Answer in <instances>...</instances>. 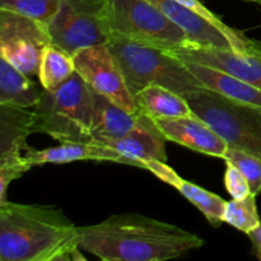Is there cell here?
Segmentation results:
<instances>
[{
    "instance_id": "obj_1",
    "label": "cell",
    "mask_w": 261,
    "mask_h": 261,
    "mask_svg": "<svg viewBox=\"0 0 261 261\" xmlns=\"http://www.w3.org/2000/svg\"><path fill=\"white\" fill-rule=\"evenodd\" d=\"M83 251L105 261H166L204 246L198 234L137 213L78 227Z\"/></svg>"
},
{
    "instance_id": "obj_2",
    "label": "cell",
    "mask_w": 261,
    "mask_h": 261,
    "mask_svg": "<svg viewBox=\"0 0 261 261\" xmlns=\"http://www.w3.org/2000/svg\"><path fill=\"white\" fill-rule=\"evenodd\" d=\"M0 260H86L78 227L60 208L41 204L0 205Z\"/></svg>"
},
{
    "instance_id": "obj_3",
    "label": "cell",
    "mask_w": 261,
    "mask_h": 261,
    "mask_svg": "<svg viewBox=\"0 0 261 261\" xmlns=\"http://www.w3.org/2000/svg\"><path fill=\"white\" fill-rule=\"evenodd\" d=\"M107 45L134 97L148 86L165 87L185 99L206 88L180 58L168 51L140 45L116 35H111Z\"/></svg>"
},
{
    "instance_id": "obj_4",
    "label": "cell",
    "mask_w": 261,
    "mask_h": 261,
    "mask_svg": "<svg viewBox=\"0 0 261 261\" xmlns=\"http://www.w3.org/2000/svg\"><path fill=\"white\" fill-rule=\"evenodd\" d=\"M35 133L60 143L91 142L93 92L78 73L55 91H43L35 107Z\"/></svg>"
},
{
    "instance_id": "obj_5",
    "label": "cell",
    "mask_w": 261,
    "mask_h": 261,
    "mask_svg": "<svg viewBox=\"0 0 261 261\" xmlns=\"http://www.w3.org/2000/svg\"><path fill=\"white\" fill-rule=\"evenodd\" d=\"M193 111L211 125L228 147L239 148L261 161V109L205 88L188 99Z\"/></svg>"
},
{
    "instance_id": "obj_6",
    "label": "cell",
    "mask_w": 261,
    "mask_h": 261,
    "mask_svg": "<svg viewBox=\"0 0 261 261\" xmlns=\"http://www.w3.org/2000/svg\"><path fill=\"white\" fill-rule=\"evenodd\" d=\"M109 19L111 35L140 45L168 53L193 45L185 31L149 0H109Z\"/></svg>"
},
{
    "instance_id": "obj_7",
    "label": "cell",
    "mask_w": 261,
    "mask_h": 261,
    "mask_svg": "<svg viewBox=\"0 0 261 261\" xmlns=\"http://www.w3.org/2000/svg\"><path fill=\"white\" fill-rule=\"evenodd\" d=\"M47 28L53 45L71 56L82 48L107 45L111 38L109 0H63Z\"/></svg>"
},
{
    "instance_id": "obj_8",
    "label": "cell",
    "mask_w": 261,
    "mask_h": 261,
    "mask_svg": "<svg viewBox=\"0 0 261 261\" xmlns=\"http://www.w3.org/2000/svg\"><path fill=\"white\" fill-rule=\"evenodd\" d=\"M50 45L46 23L0 9V56L15 68L28 76L37 75L43 51Z\"/></svg>"
},
{
    "instance_id": "obj_9",
    "label": "cell",
    "mask_w": 261,
    "mask_h": 261,
    "mask_svg": "<svg viewBox=\"0 0 261 261\" xmlns=\"http://www.w3.org/2000/svg\"><path fill=\"white\" fill-rule=\"evenodd\" d=\"M75 71L89 88L129 112H138L135 97L129 91L119 63L109 45L91 46L73 55Z\"/></svg>"
},
{
    "instance_id": "obj_10",
    "label": "cell",
    "mask_w": 261,
    "mask_h": 261,
    "mask_svg": "<svg viewBox=\"0 0 261 261\" xmlns=\"http://www.w3.org/2000/svg\"><path fill=\"white\" fill-rule=\"evenodd\" d=\"M171 54L181 60L195 61L227 71L261 91V41L249 38L246 48L242 53L232 48L190 45Z\"/></svg>"
},
{
    "instance_id": "obj_11",
    "label": "cell",
    "mask_w": 261,
    "mask_h": 261,
    "mask_svg": "<svg viewBox=\"0 0 261 261\" xmlns=\"http://www.w3.org/2000/svg\"><path fill=\"white\" fill-rule=\"evenodd\" d=\"M149 2L160 8L173 23L182 28L193 45L203 46V47L232 48L239 53H242L246 48L247 43L244 45L239 42L226 31L221 30L203 15L176 0H149Z\"/></svg>"
},
{
    "instance_id": "obj_12",
    "label": "cell",
    "mask_w": 261,
    "mask_h": 261,
    "mask_svg": "<svg viewBox=\"0 0 261 261\" xmlns=\"http://www.w3.org/2000/svg\"><path fill=\"white\" fill-rule=\"evenodd\" d=\"M155 122L170 142L184 145L194 152L224 160L229 148L228 143L198 115L157 120Z\"/></svg>"
},
{
    "instance_id": "obj_13",
    "label": "cell",
    "mask_w": 261,
    "mask_h": 261,
    "mask_svg": "<svg viewBox=\"0 0 261 261\" xmlns=\"http://www.w3.org/2000/svg\"><path fill=\"white\" fill-rule=\"evenodd\" d=\"M166 142L167 138L161 132L157 122L140 111L135 126L126 135L112 140L106 145L133 161L135 167L145 170V163L149 161L166 162Z\"/></svg>"
},
{
    "instance_id": "obj_14",
    "label": "cell",
    "mask_w": 261,
    "mask_h": 261,
    "mask_svg": "<svg viewBox=\"0 0 261 261\" xmlns=\"http://www.w3.org/2000/svg\"><path fill=\"white\" fill-rule=\"evenodd\" d=\"M35 110L0 105V166L27 163L25 139L35 133Z\"/></svg>"
},
{
    "instance_id": "obj_15",
    "label": "cell",
    "mask_w": 261,
    "mask_h": 261,
    "mask_svg": "<svg viewBox=\"0 0 261 261\" xmlns=\"http://www.w3.org/2000/svg\"><path fill=\"white\" fill-rule=\"evenodd\" d=\"M24 155L32 166L46 165V163H70L75 161H107V162L121 163L134 166L135 163L114 148L99 144L96 142H65L59 147L46 149H33L27 147Z\"/></svg>"
},
{
    "instance_id": "obj_16",
    "label": "cell",
    "mask_w": 261,
    "mask_h": 261,
    "mask_svg": "<svg viewBox=\"0 0 261 261\" xmlns=\"http://www.w3.org/2000/svg\"><path fill=\"white\" fill-rule=\"evenodd\" d=\"M93 92L92 142L105 144L122 138L135 126L140 111L129 112L102 94Z\"/></svg>"
},
{
    "instance_id": "obj_17",
    "label": "cell",
    "mask_w": 261,
    "mask_h": 261,
    "mask_svg": "<svg viewBox=\"0 0 261 261\" xmlns=\"http://www.w3.org/2000/svg\"><path fill=\"white\" fill-rule=\"evenodd\" d=\"M189 68V70L205 84L206 88L221 93L228 98L239 101L241 103L251 105V106L261 109V91L256 87L246 83L242 79L219 70L217 68L203 65L195 61L182 60Z\"/></svg>"
},
{
    "instance_id": "obj_18",
    "label": "cell",
    "mask_w": 261,
    "mask_h": 261,
    "mask_svg": "<svg viewBox=\"0 0 261 261\" xmlns=\"http://www.w3.org/2000/svg\"><path fill=\"white\" fill-rule=\"evenodd\" d=\"M0 56V105L35 109L45 89Z\"/></svg>"
},
{
    "instance_id": "obj_19",
    "label": "cell",
    "mask_w": 261,
    "mask_h": 261,
    "mask_svg": "<svg viewBox=\"0 0 261 261\" xmlns=\"http://www.w3.org/2000/svg\"><path fill=\"white\" fill-rule=\"evenodd\" d=\"M138 107L154 121L163 119L195 116L188 99L161 86H148L135 96Z\"/></svg>"
},
{
    "instance_id": "obj_20",
    "label": "cell",
    "mask_w": 261,
    "mask_h": 261,
    "mask_svg": "<svg viewBox=\"0 0 261 261\" xmlns=\"http://www.w3.org/2000/svg\"><path fill=\"white\" fill-rule=\"evenodd\" d=\"M75 73L73 56L63 48L50 45L45 48L38 66L37 78L45 91H55Z\"/></svg>"
},
{
    "instance_id": "obj_21",
    "label": "cell",
    "mask_w": 261,
    "mask_h": 261,
    "mask_svg": "<svg viewBox=\"0 0 261 261\" xmlns=\"http://www.w3.org/2000/svg\"><path fill=\"white\" fill-rule=\"evenodd\" d=\"M175 188L181 195L185 196L203 213V216L212 226L219 227L222 223H224L223 216L227 201L223 198L184 178H180Z\"/></svg>"
},
{
    "instance_id": "obj_22",
    "label": "cell",
    "mask_w": 261,
    "mask_h": 261,
    "mask_svg": "<svg viewBox=\"0 0 261 261\" xmlns=\"http://www.w3.org/2000/svg\"><path fill=\"white\" fill-rule=\"evenodd\" d=\"M223 222L246 234L255 231L261 226L256 206V195L250 194L242 199H232L231 201H227Z\"/></svg>"
},
{
    "instance_id": "obj_23",
    "label": "cell",
    "mask_w": 261,
    "mask_h": 261,
    "mask_svg": "<svg viewBox=\"0 0 261 261\" xmlns=\"http://www.w3.org/2000/svg\"><path fill=\"white\" fill-rule=\"evenodd\" d=\"M63 0H0V9L19 13L47 24L59 12Z\"/></svg>"
},
{
    "instance_id": "obj_24",
    "label": "cell",
    "mask_w": 261,
    "mask_h": 261,
    "mask_svg": "<svg viewBox=\"0 0 261 261\" xmlns=\"http://www.w3.org/2000/svg\"><path fill=\"white\" fill-rule=\"evenodd\" d=\"M224 161L239 168L249 182L252 195L261 193V161L259 158L239 148L229 147L224 155Z\"/></svg>"
},
{
    "instance_id": "obj_25",
    "label": "cell",
    "mask_w": 261,
    "mask_h": 261,
    "mask_svg": "<svg viewBox=\"0 0 261 261\" xmlns=\"http://www.w3.org/2000/svg\"><path fill=\"white\" fill-rule=\"evenodd\" d=\"M176 2L181 3V4H184L185 7L190 8L191 10H194V12L199 13L200 15H203L204 18H206L208 20H211V22L213 23V24H216L217 27H219L221 30L226 31L228 35H231L232 37L236 38L239 42L244 43V45H246V43L249 42V37H246V36H245L242 32H240V31H237V30H234V28L227 25L223 20H221V18L217 17L213 12H211L208 8L204 7V4H201L199 0H176Z\"/></svg>"
},
{
    "instance_id": "obj_26",
    "label": "cell",
    "mask_w": 261,
    "mask_h": 261,
    "mask_svg": "<svg viewBox=\"0 0 261 261\" xmlns=\"http://www.w3.org/2000/svg\"><path fill=\"white\" fill-rule=\"evenodd\" d=\"M227 170L224 175V185L232 199H242L250 195V186L245 176L232 163L226 162Z\"/></svg>"
},
{
    "instance_id": "obj_27",
    "label": "cell",
    "mask_w": 261,
    "mask_h": 261,
    "mask_svg": "<svg viewBox=\"0 0 261 261\" xmlns=\"http://www.w3.org/2000/svg\"><path fill=\"white\" fill-rule=\"evenodd\" d=\"M145 170L150 171L155 177H158L168 185L173 186V188L177 185L181 178L170 166H167L166 162H162V161H149V162L145 163Z\"/></svg>"
},
{
    "instance_id": "obj_28",
    "label": "cell",
    "mask_w": 261,
    "mask_h": 261,
    "mask_svg": "<svg viewBox=\"0 0 261 261\" xmlns=\"http://www.w3.org/2000/svg\"><path fill=\"white\" fill-rule=\"evenodd\" d=\"M250 240L252 242V246H257V245H261V226L257 227L255 231H252L251 233H249Z\"/></svg>"
},
{
    "instance_id": "obj_29",
    "label": "cell",
    "mask_w": 261,
    "mask_h": 261,
    "mask_svg": "<svg viewBox=\"0 0 261 261\" xmlns=\"http://www.w3.org/2000/svg\"><path fill=\"white\" fill-rule=\"evenodd\" d=\"M252 252H254V255L257 257V259L261 260V245L252 246Z\"/></svg>"
},
{
    "instance_id": "obj_30",
    "label": "cell",
    "mask_w": 261,
    "mask_h": 261,
    "mask_svg": "<svg viewBox=\"0 0 261 261\" xmlns=\"http://www.w3.org/2000/svg\"><path fill=\"white\" fill-rule=\"evenodd\" d=\"M247 2H259V0H247Z\"/></svg>"
}]
</instances>
